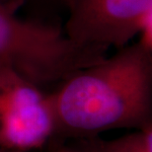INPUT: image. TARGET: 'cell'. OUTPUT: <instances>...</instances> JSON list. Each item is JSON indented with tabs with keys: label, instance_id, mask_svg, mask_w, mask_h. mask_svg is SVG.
Returning <instances> with one entry per match:
<instances>
[{
	"label": "cell",
	"instance_id": "obj_1",
	"mask_svg": "<svg viewBox=\"0 0 152 152\" xmlns=\"http://www.w3.org/2000/svg\"><path fill=\"white\" fill-rule=\"evenodd\" d=\"M60 83L50 93L56 118L51 144L152 124V50L139 42L72 72Z\"/></svg>",
	"mask_w": 152,
	"mask_h": 152
},
{
	"label": "cell",
	"instance_id": "obj_2",
	"mask_svg": "<svg viewBox=\"0 0 152 152\" xmlns=\"http://www.w3.org/2000/svg\"><path fill=\"white\" fill-rule=\"evenodd\" d=\"M16 11L0 4V68L42 87L107 56L105 50L75 44L56 27L21 20Z\"/></svg>",
	"mask_w": 152,
	"mask_h": 152
},
{
	"label": "cell",
	"instance_id": "obj_3",
	"mask_svg": "<svg viewBox=\"0 0 152 152\" xmlns=\"http://www.w3.org/2000/svg\"><path fill=\"white\" fill-rule=\"evenodd\" d=\"M65 4L64 34L75 44L108 51L140 35L139 42L152 50V0H66Z\"/></svg>",
	"mask_w": 152,
	"mask_h": 152
},
{
	"label": "cell",
	"instance_id": "obj_4",
	"mask_svg": "<svg viewBox=\"0 0 152 152\" xmlns=\"http://www.w3.org/2000/svg\"><path fill=\"white\" fill-rule=\"evenodd\" d=\"M54 137L50 94L16 72L0 68V147L31 152L50 146Z\"/></svg>",
	"mask_w": 152,
	"mask_h": 152
},
{
	"label": "cell",
	"instance_id": "obj_5",
	"mask_svg": "<svg viewBox=\"0 0 152 152\" xmlns=\"http://www.w3.org/2000/svg\"><path fill=\"white\" fill-rule=\"evenodd\" d=\"M68 143L78 152H152V124L114 139L97 135L68 140Z\"/></svg>",
	"mask_w": 152,
	"mask_h": 152
},
{
	"label": "cell",
	"instance_id": "obj_6",
	"mask_svg": "<svg viewBox=\"0 0 152 152\" xmlns=\"http://www.w3.org/2000/svg\"><path fill=\"white\" fill-rule=\"evenodd\" d=\"M50 152H78L64 143H56V144L50 145Z\"/></svg>",
	"mask_w": 152,
	"mask_h": 152
},
{
	"label": "cell",
	"instance_id": "obj_7",
	"mask_svg": "<svg viewBox=\"0 0 152 152\" xmlns=\"http://www.w3.org/2000/svg\"><path fill=\"white\" fill-rule=\"evenodd\" d=\"M24 1L25 0H0V4L15 9V10H18L23 5Z\"/></svg>",
	"mask_w": 152,
	"mask_h": 152
},
{
	"label": "cell",
	"instance_id": "obj_8",
	"mask_svg": "<svg viewBox=\"0 0 152 152\" xmlns=\"http://www.w3.org/2000/svg\"><path fill=\"white\" fill-rule=\"evenodd\" d=\"M0 152H19V151H13V150H9V149H5V148L0 147Z\"/></svg>",
	"mask_w": 152,
	"mask_h": 152
},
{
	"label": "cell",
	"instance_id": "obj_9",
	"mask_svg": "<svg viewBox=\"0 0 152 152\" xmlns=\"http://www.w3.org/2000/svg\"><path fill=\"white\" fill-rule=\"evenodd\" d=\"M45 1H61V2H66V0H45Z\"/></svg>",
	"mask_w": 152,
	"mask_h": 152
}]
</instances>
